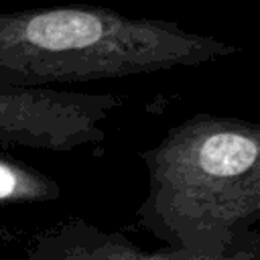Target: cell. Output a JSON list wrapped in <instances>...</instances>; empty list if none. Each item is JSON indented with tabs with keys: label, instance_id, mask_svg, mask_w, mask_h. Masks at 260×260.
Here are the masks:
<instances>
[{
	"label": "cell",
	"instance_id": "obj_1",
	"mask_svg": "<svg viewBox=\"0 0 260 260\" xmlns=\"http://www.w3.org/2000/svg\"><path fill=\"white\" fill-rule=\"evenodd\" d=\"M136 223L167 248L223 258L260 244V124L199 112L140 152Z\"/></svg>",
	"mask_w": 260,
	"mask_h": 260
},
{
	"label": "cell",
	"instance_id": "obj_2",
	"mask_svg": "<svg viewBox=\"0 0 260 260\" xmlns=\"http://www.w3.org/2000/svg\"><path fill=\"white\" fill-rule=\"evenodd\" d=\"M242 49L160 18L67 4L0 14V83L53 87L191 69Z\"/></svg>",
	"mask_w": 260,
	"mask_h": 260
},
{
	"label": "cell",
	"instance_id": "obj_3",
	"mask_svg": "<svg viewBox=\"0 0 260 260\" xmlns=\"http://www.w3.org/2000/svg\"><path fill=\"white\" fill-rule=\"evenodd\" d=\"M124 106L116 93L0 83V150L69 152L106 140L104 122Z\"/></svg>",
	"mask_w": 260,
	"mask_h": 260
},
{
	"label": "cell",
	"instance_id": "obj_4",
	"mask_svg": "<svg viewBox=\"0 0 260 260\" xmlns=\"http://www.w3.org/2000/svg\"><path fill=\"white\" fill-rule=\"evenodd\" d=\"M26 260H260V244L223 258H205L171 248L144 250L122 232H106L81 217H67L20 240Z\"/></svg>",
	"mask_w": 260,
	"mask_h": 260
},
{
	"label": "cell",
	"instance_id": "obj_5",
	"mask_svg": "<svg viewBox=\"0 0 260 260\" xmlns=\"http://www.w3.org/2000/svg\"><path fill=\"white\" fill-rule=\"evenodd\" d=\"M61 197V185L39 169L0 150V203H49Z\"/></svg>",
	"mask_w": 260,
	"mask_h": 260
}]
</instances>
